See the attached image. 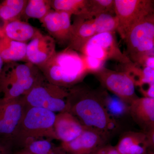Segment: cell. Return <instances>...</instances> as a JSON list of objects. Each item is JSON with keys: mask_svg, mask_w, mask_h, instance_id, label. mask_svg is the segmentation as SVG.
I'll return each mask as SVG.
<instances>
[{"mask_svg": "<svg viewBox=\"0 0 154 154\" xmlns=\"http://www.w3.org/2000/svg\"><path fill=\"white\" fill-rule=\"evenodd\" d=\"M105 91L77 85L69 88L67 102L68 112L76 117L83 126L97 131L108 138L118 124L105 108L103 99Z\"/></svg>", "mask_w": 154, "mask_h": 154, "instance_id": "6da1fadb", "label": "cell"}, {"mask_svg": "<svg viewBox=\"0 0 154 154\" xmlns=\"http://www.w3.org/2000/svg\"><path fill=\"white\" fill-rule=\"evenodd\" d=\"M38 68L48 82L68 89L78 85L89 73L82 54L68 47L56 52Z\"/></svg>", "mask_w": 154, "mask_h": 154, "instance_id": "7a4b0ae2", "label": "cell"}, {"mask_svg": "<svg viewBox=\"0 0 154 154\" xmlns=\"http://www.w3.org/2000/svg\"><path fill=\"white\" fill-rule=\"evenodd\" d=\"M44 78L38 67L30 63H6L0 78V92L4 99L20 98Z\"/></svg>", "mask_w": 154, "mask_h": 154, "instance_id": "3957f363", "label": "cell"}, {"mask_svg": "<svg viewBox=\"0 0 154 154\" xmlns=\"http://www.w3.org/2000/svg\"><path fill=\"white\" fill-rule=\"evenodd\" d=\"M56 115L43 108L27 107L13 141L23 147L35 140H57L54 128Z\"/></svg>", "mask_w": 154, "mask_h": 154, "instance_id": "277c9868", "label": "cell"}, {"mask_svg": "<svg viewBox=\"0 0 154 154\" xmlns=\"http://www.w3.org/2000/svg\"><path fill=\"white\" fill-rule=\"evenodd\" d=\"M69 89L53 85L44 78L22 96L27 107L43 108L51 112L68 111Z\"/></svg>", "mask_w": 154, "mask_h": 154, "instance_id": "5b68a950", "label": "cell"}, {"mask_svg": "<svg viewBox=\"0 0 154 154\" xmlns=\"http://www.w3.org/2000/svg\"><path fill=\"white\" fill-rule=\"evenodd\" d=\"M124 40L125 54L133 63L138 65L146 57L154 55V14L134 26Z\"/></svg>", "mask_w": 154, "mask_h": 154, "instance_id": "8992f818", "label": "cell"}, {"mask_svg": "<svg viewBox=\"0 0 154 154\" xmlns=\"http://www.w3.org/2000/svg\"><path fill=\"white\" fill-rule=\"evenodd\" d=\"M114 10L118 20L116 31L124 40L134 26L154 14V1L114 0Z\"/></svg>", "mask_w": 154, "mask_h": 154, "instance_id": "52a82bcc", "label": "cell"}, {"mask_svg": "<svg viewBox=\"0 0 154 154\" xmlns=\"http://www.w3.org/2000/svg\"><path fill=\"white\" fill-rule=\"evenodd\" d=\"M81 53L105 62L107 60H113L122 65L132 62L125 54L122 52L115 32L96 34L86 43Z\"/></svg>", "mask_w": 154, "mask_h": 154, "instance_id": "ba28073f", "label": "cell"}, {"mask_svg": "<svg viewBox=\"0 0 154 154\" xmlns=\"http://www.w3.org/2000/svg\"><path fill=\"white\" fill-rule=\"evenodd\" d=\"M27 107L22 97L0 99V141L7 144L14 140Z\"/></svg>", "mask_w": 154, "mask_h": 154, "instance_id": "9c48e42d", "label": "cell"}, {"mask_svg": "<svg viewBox=\"0 0 154 154\" xmlns=\"http://www.w3.org/2000/svg\"><path fill=\"white\" fill-rule=\"evenodd\" d=\"M94 74L104 88L129 105L138 98L135 93L134 83L124 72L112 70L104 67Z\"/></svg>", "mask_w": 154, "mask_h": 154, "instance_id": "30bf717a", "label": "cell"}, {"mask_svg": "<svg viewBox=\"0 0 154 154\" xmlns=\"http://www.w3.org/2000/svg\"><path fill=\"white\" fill-rule=\"evenodd\" d=\"M72 16L67 12L51 10L40 22L55 41L68 45L71 35Z\"/></svg>", "mask_w": 154, "mask_h": 154, "instance_id": "8fae6325", "label": "cell"}, {"mask_svg": "<svg viewBox=\"0 0 154 154\" xmlns=\"http://www.w3.org/2000/svg\"><path fill=\"white\" fill-rule=\"evenodd\" d=\"M107 139L97 131L85 128L81 134L73 140L61 143L60 147L68 154H91L105 145Z\"/></svg>", "mask_w": 154, "mask_h": 154, "instance_id": "7c38bea8", "label": "cell"}, {"mask_svg": "<svg viewBox=\"0 0 154 154\" xmlns=\"http://www.w3.org/2000/svg\"><path fill=\"white\" fill-rule=\"evenodd\" d=\"M56 52L55 40L40 32L27 43L26 62L38 67L46 63Z\"/></svg>", "mask_w": 154, "mask_h": 154, "instance_id": "4fadbf2b", "label": "cell"}, {"mask_svg": "<svg viewBox=\"0 0 154 154\" xmlns=\"http://www.w3.org/2000/svg\"><path fill=\"white\" fill-rule=\"evenodd\" d=\"M86 127L81 124L76 117L68 111L56 115L54 125L57 140L62 143L73 140L81 134Z\"/></svg>", "mask_w": 154, "mask_h": 154, "instance_id": "5bb4252c", "label": "cell"}, {"mask_svg": "<svg viewBox=\"0 0 154 154\" xmlns=\"http://www.w3.org/2000/svg\"><path fill=\"white\" fill-rule=\"evenodd\" d=\"M130 114L133 119L147 132L154 128V99L137 98L130 105Z\"/></svg>", "mask_w": 154, "mask_h": 154, "instance_id": "9a60e30c", "label": "cell"}, {"mask_svg": "<svg viewBox=\"0 0 154 154\" xmlns=\"http://www.w3.org/2000/svg\"><path fill=\"white\" fill-rule=\"evenodd\" d=\"M96 34L93 19L75 16L67 47L81 53L86 43Z\"/></svg>", "mask_w": 154, "mask_h": 154, "instance_id": "2e32d148", "label": "cell"}, {"mask_svg": "<svg viewBox=\"0 0 154 154\" xmlns=\"http://www.w3.org/2000/svg\"><path fill=\"white\" fill-rule=\"evenodd\" d=\"M115 147L121 154H146L150 149L146 134L136 131L125 132Z\"/></svg>", "mask_w": 154, "mask_h": 154, "instance_id": "e0dca14e", "label": "cell"}, {"mask_svg": "<svg viewBox=\"0 0 154 154\" xmlns=\"http://www.w3.org/2000/svg\"><path fill=\"white\" fill-rule=\"evenodd\" d=\"M1 30L3 35L12 40L27 43L41 32L21 19L4 22Z\"/></svg>", "mask_w": 154, "mask_h": 154, "instance_id": "ac0fdd59", "label": "cell"}, {"mask_svg": "<svg viewBox=\"0 0 154 154\" xmlns=\"http://www.w3.org/2000/svg\"><path fill=\"white\" fill-rule=\"evenodd\" d=\"M27 43L12 40L1 32L0 28V55L5 63L24 61L26 62Z\"/></svg>", "mask_w": 154, "mask_h": 154, "instance_id": "d6986e66", "label": "cell"}, {"mask_svg": "<svg viewBox=\"0 0 154 154\" xmlns=\"http://www.w3.org/2000/svg\"><path fill=\"white\" fill-rule=\"evenodd\" d=\"M122 72L131 78L135 87L154 84V69L142 67L132 62L122 65Z\"/></svg>", "mask_w": 154, "mask_h": 154, "instance_id": "ffe728a7", "label": "cell"}, {"mask_svg": "<svg viewBox=\"0 0 154 154\" xmlns=\"http://www.w3.org/2000/svg\"><path fill=\"white\" fill-rule=\"evenodd\" d=\"M28 0H5L0 4V19L4 22L21 19Z\"/></svg>", "mask_w": 154, "mask_h": 154, "instance_id": "44dd1931", "label": "cell"}, {"mask_svg": "<svg viewBox=\"0 0 154 154\" xmlns=\"http://www.w3.org/2000/svg\"><path fill=\"white\" fill-rule=\"evenodd\" d=\"M52 10L51 0H28L22 18L25 20L43 19Z\"/></svg>", "mask_w": 154, "mask_h": 154, "instance_id": "7402d4cb", "label": "cell"}, {"mask_svg": "<svg viewBox=\"0 0 154 154\" xmlns=\"http://www.w3.org/2000/svg\"><path fill=\"white\" fill-rule=\"evenodd\" d=\"M88 3V0H51V6L54 11L82 17L85 14Z\"/></svg>", "mask_w": 154, "mask_h": 154, "instance_id": "603a6c76", "label": "cell"}, {"mask_svg": "<svg viewBox=\"0 0 154 154\" xmlns=\"http://www.w3.org/2000/svg\"><path fill=\"white\" fill-rule=\"evenodd\" d=\"M115 96V95H114ZM104 103L107 113L110 117L116 120L130 113V105L116 96H112L105 90Z\"/></svg>", "mask_w": 154, "mask_h": 154, "instance_id": "cb8c5ba5", "label": "cell"}, {"mask_svg": "<svg viewBox=\"0 0 154 154\" xmlns=\"http://www.w3.org/2000/svg\"><path fill=\"white\" fill-rule=\"evenodd\" d=\"M103 14H115L114 0H88L85 14L82 17L92 19Z\"/></svg>", "mask_w": 154, "mask_h": 154, "instance_id": "d4e9b609", "label": "cell"}, {"mask_svg": "<svg viewBox=\"0 0 154 154\" xmlns=\"http://www.w3.org/2000/svg\"><path fill=\"white\" fill-rule=\"evenodd\" d=\"M96 34L115 32L118 28V20L115 14H103L93 18Z\"/></svg>", "mask_w": 154, "mask_h": 154, "instance_id": "484cf974", "label": "cell"}, {"mask_svg": "<svg viewBox=\"0 0 154 154\" xmlns=\"http://www.w3.org/2000/svg\"><path fill=\"white\" fill-rule=\"evenodd\" d=\"M47 139H40L30 141L23 146L30 154H46L52 151L56 146Z\"/></svg>", "mask_w": 154, "mask_h": 154, "instance_id": "4316f807", "label": "cell"}, {"mask_svg": "<svg viewBox=\"0 0 154 154\" xmlns=\"http://www.w3.org/2000/svg\"><path fill=\"white\" fill-rule=\"evenodd\" d=\"M82 55L86 69L88 72L94 74L104 67L105 62L91 57Z\"/></svg>", "mask_w": 154, "mask_h": 154, "instance_id": "83f0119b", "label": "cell"}, {"mask_svg": "<svg viewBox=\"0 0 154 154\" xmlns=\"http://www.w3.org/2000/svg\"><path fill=\"white\" fill-rule=\"evenodd\" d=\"M91 154H121L115 146L109 145H104L99 148L96 151Z\"/></svg>", "mask_w": 154, "mask_h": 154, "instance_id": "f1b7e54d", "label": "cell"}, {"mask_svg": "<svg viewBox=\"0 0 154 154\" xmlns=\"http://www.w3.org/2000/svg\"><path fill=\"white\" fill-rule=\"evenodd\" d=\"M139 89L143 97L154 99V84L143 86Z\"/></svg>", "mask_w": 154, "mask_h": 154, "instance_id": "f546056e", "label": "cell"}, {"mask_svg": "<svg viewBox=\"0 0 154 154\" xmlns=\"http://www.w3.org/2000/svg\"><path fill=\"white\" fill-rule=\"evenodd\" d=\"M138 66L142 67H149L154 69V55L146 57L141 61Z\"/></svg>", "mask_w": 154, "mask_h": 154, "instance_id": "4dcf8cb0", "label": "cell"}, {"mask_svg": "<svg viewBox=\"0 0 154 154\" xmlns=\"http://www.w3.org/2000/svg\"><path fill=\"white\" fill-rule=\"evenodd\" d=\"M145 133L146 135L150 149L152 150L154 147V128L150 130Z\"/></svg>", "mask_w": 154, "mask_h": 154, "instance_id": "1f68e13d", "label": "cell"}, {"mask_svg": "<svg viewBox=\"0 0 154 154\" xmlns=\"http://www.w3.org/2000/svg\"><path fill=\"white\" fill-rule=\"evenodd\" d=\"M8 144L0 141V154H11Z\"/></svg>", "mask_w": 154, "mask_h": 154, "instance_id": "d6a6232c", "label": "cell"}, {"mask_svg": "<svg viewBox=\"0 0 154 154\" xmlns=\"http://www.w3.org/2000/svg\"><path fill=\"white\" fill-rule=\"evenodd\" d=\"M65 152L60 147L56 146L52 151L46 154H64Z\"/></svg>", "mask_w": 154, "mask_h": 154, "instance_id": "836d02e7", "label": "cell"}, {"mask_svg": "<svg viewBox=\"0 0 154 154\" xmlns=\"http://www.w3.org/2000/svg\"><path fill=\"white\" fill-rule=\"evenodd\" d=\"M4 65H5V63L3 61L0 55V78H1V75L2 72Z\"/></svg>", "mask_w": 154, "mask_h": 154, "instance_id": "e575fe53", "label": "cell"}, {"mask_svg": "<svg viewBox=\"0 0 154 154\" xmlns=\"http://www.w3.org/2000/svg\"><path fill=\"white\" fill-rule=\"evenodd\" d=\"M11 154H30V153L28 152L27 150L24 149H22L19 151L16 152L14 153H12Z\"/></svg>", "mask_w": 154, "mask_h": 154, "instance_id": "d590c367", "label": "cell"}, {"mask_svg": "<svg viewBox=\"0 0 154 154\" xmlns=\"http://www.w3.org/2000/svg\"><path fill=\"white\" fill-rule=\"evenodd\" d=\"M146 154H154V152L152 151V150H149Z\"/></svg>", "mask_w": 154, "mask_h": 154, "instance_id": "8d00e7d4", "label": "cell"}, {"mask_svg": "<svg viewBox=\"0 0 154 154\" xmlns=\"http://www.w3.org/2000/svg\"><path fill=\"white\" fill-rule=\"evenodd\" d=\"M64 154H68V153H66L65 152Z\"/></svg>", "mask_w": 154, "mask_h": 154, "instance_id": "74e56055", "label": "cell"}, {"mask_svg": "<svg viewBox=\"0 0 154 154\" xmlns=\"http://www.w3.org/2000/svg\"><path fill=\"white\" fill-rule=\"evenodd\" d=\"M0 28H1V27H0Z\"/></svg>", "mask_w": 154, "mask_h": 154, "instance_id": "f35d334b", "label": "cell"}]
</instances>
